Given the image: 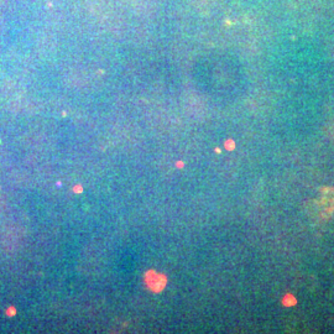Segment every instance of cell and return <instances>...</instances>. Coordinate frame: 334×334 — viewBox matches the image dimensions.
<instances>
[{
  "instance_id": "277c9868",
  "label": "cell",
  "mask_w": 334,
  "mask_h": 334,
  "mask_svg": "<svg viewBox=\"0 0 334 334\" xmlns=\"http://www.w3.org/2000/svg\"><path fill=\"white\" fill-rule=\"evenodd\" d=\"M76 192H81V187H76Z\"/></svg>"
},
{
  "instance_id": "6da1fadb",
  "label": "cell",
  "mask_w": 334,
  "mask_h": 334,
  "mask_svg": "<svg viewBox=\"0 0 334 334\" xmlns=\"http://www.w3.org/2000/svg\"><path fill=\"white\" fill-rule=\"evenodd\" d=\"M146 283L152 291L160 292L166 286V276L156 274L155 271H148L146 274Z\"/></svg>"
},
{
  "instance_id": "3957f363",
  "label": "cell",
  "mask_w": 334,
  "mask_h": 334,
  "mask_svg": "<svg viewBox=\"0 0 334 334\" xmlns=\"http://www.w3.org/2000/svg\"><path fill=\"white\" fill-rule=\"evenodd\" d=\"M234 147H235V142H234L233 140H228V141H225V148H227V150L231 151V150H234Z\"/></svg>"
},
{
  "instance_id": "7a4b0ae2",
  "label": "cell",
  "mask_w": 334,
  "mask_h": 334,
  "mask_svg": "<svg viewBox=\"0 0 334 334\" xmlns=\"http://www.w3.org/2000/svg\"><path fill=\"white\" fill-rule=\"evenodd\" d=\"M296 298L292 296V295H286L282 299V303H283V306L286 307H291V306H295L296 305Z\"/></svg>"
},
{
  "instance_id": "5b68a950",
  "label": "cell",
  "mask_w": 334,
  "mask_h": 334,
  "mask_svg": "<svg viewBox=\"0 0 334 334\" xmlns=\"http://www.w3.org/2000/svg\"><path fill=\"white\" fill-rule=\"evenodd\" d=\"M177 166H179V167H182V166H183V163H182V162H178V163H177Z\"/></svg>"
}]
</instances>
